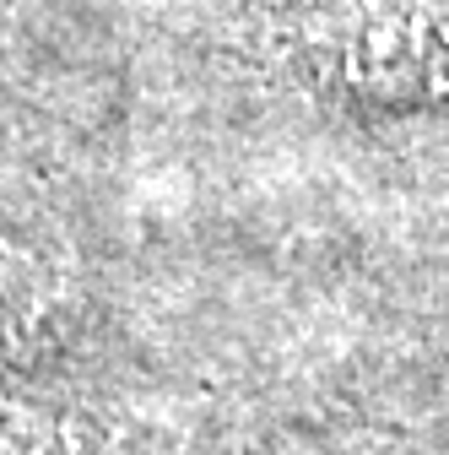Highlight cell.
Instances as JSON below:
<instances>
[{
    "label": "cell",
    "instance_id": "cell-1",
    "mask_svg": "<svg viewBox=\"0 0 449 455\" xmlns=\"http://www.w3.org/2000/svg\"><path fill=\"white\" fill-rule=\"evenodd\" d=\"M314 54L368 92H449V6L358 0L314 22Z\"/></svg>",
    "mask_w": 449,
    "mask_h": 455
}]
</instances>
